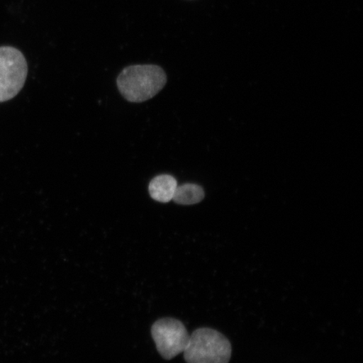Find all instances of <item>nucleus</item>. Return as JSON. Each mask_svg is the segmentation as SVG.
<instances>
[{"mask_svg":"<svg viewBox=\"0 0 363 363\" xmlns=\"http://www.w3.org/2000/svg\"><path fill=\"white\" fill-rule=\"evenodd\" d=\"M166 83L164 70L156 65L127 67L117 79L122 96L133 103H142L156 96Z\"/></svg>","mask_w":363,"mask_h":363,"instance_id":"f257e3e1","label":"nucleus"},{"mask_svg":"<svg viewBox=\"0 0 363 363\" xmlns=\"http://www.w3.org/2000/svg\"><path fill=\"white\" fill-rule=\"evenodd\" d=\"M184 354L187 363H228L231 345L219 331L199 328L189 335Z\"/></svg>","mask_w":363,"mask_h":363,"instance_id":"f03ea898","label":"nucleus"},{"mask_svg":"<svg viewBox=\"0 0 363 363\" xmlns=\"http://www.w3.org/2000/svg\"><path fill=\"white\" fill-rule=\"evenodd\" d=\"M28 74L26 59L17 48H0V103L11 101L24 87Z\"/></svg>","mask_w":363,"mask_h":363,"instance_id":"7ed1b4c3","label":"nucleus"},{"mask_svg":"<svg viewBox=\"0 0 363 363\" xmlns=\"http://www.w3.org/2000/svg\"><path fill=\"white\" fill-rule=\"evenodd\" d=\"M152 335L158 352L167 360L184 352L189 339L184 325L172 318L156 321L152 328Z\"/></svg>","mask_w":363,"mask_h":363,"instance_id":"20e7f679","label":"nucleus"},{"mask_svg":"<svg viewBox=\"0 0 363 363\" xmlns=\"http://www.w3.org/2000/svg\"><path fill=\"white\" fill-rule=\"evenodd\" d=\"M178 183L174 177L167 174L155 177L149 184V194L157 202L169 203L172 201Z\"/></svg>","mask_w":363,"mask_h":363,"instance_id":"39448f33","label":"nucleus"},{"mask_svg":"<svg viewBox=\"0 0 363 363\" xmlns=\"http://www.w3.org/2000/svg\"><path fill=\"white\" fill-rule=\"evenodd\" d=\"M203 198L204 191L201 186L186 184L177 187L172 201L182 206H191L202 201Z\"/></svg>","mask_w":363,"mask_h":363,"instance_id":"423d86ee","label":"nucleus"}]
</instances>
